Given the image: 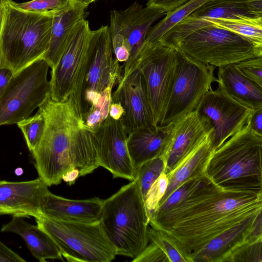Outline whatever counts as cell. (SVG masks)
I'll list each match as a JSON object with an SVG mask.
<instances>
[{"label": "cell", "mask_w": 262, "mask_h": 262, "mask_svg": "<svg viewBox=\"0 0 262 262\" xmlns=\"http://www.w3.org/2000/svg\"><path fill=\"white\" fill-rule=\"evenodd\" d=\"M262 194L223 189L206 174L176 204L149 215V225L170 233L191 262L210 242L261 217Z\"/></svg>", "instance_id": "1"}, {"label": "cell", "mask_w": 262, "mask_h": 262, "mask_svg": "<svg viewBox=\"0 0 262 262\" xmlns=\"http://www.w3.org/2000/svg\"><path fill=\"white\" fill-rule=\"evenodd\" d=\"M38 108L46 124L31 153L39 178L48 187L59 184L73 168L84 176L99 166L95 132L85 126L73 96L57 102L49 95Z\"/></svg>", "instance_id": "2"}, {"label": "cell", "mask_w": 262, "mask_h": 262, "mask_svg": "<svg viewBox=\"0 0 262 262\" xmlns=\"http://www.w3.org/2000/svg\"><path fill=\"white\" fill-rule=\"evenodd\" d=\"M12 1L0 0V68H9L14 74L43 58L55 11H25Z\"/></svg>", "instance_id": "3"}, {"label": "cell", "mask_w": 262, "mask_h": 262, "mask_svg": "<svg viewBox=\"0 0 262 262\" xmlns=\"http://www.w3.org/2000/svg\"><path fill=\"white\" fill-rule=\"evenodd\" d=\"M261 150L247 124L212 152L205 174L223 189L262 194Z\"/></svg>", "instance_id": "4"}, {"label": "cell", "mask_w": 262, "mask_h": 262, "mask_svg": "<svg viewBox=\"0 0 262 262\" xmlns=\"http://www.w3.org/2000/svg\"><path fill=\"white\" fill-rule=\"evenodd\" d=\"M100 222L117 255L134 258L145 249L149 216L137 177L104 200Z\"/></svg>", "instance_id": "5"}, {"label": "cell", "mask_w": 262, "mask_h": 262, "mask_svg": "<svg viewBox=\"0 0 262 262\" xmlns=\"http://www.w3.org/2000/svg\"><path fill=\"white\" fill-rule=\"evenodd\" d=\"M173 47L195 61L217 68L262 57V45L210 22Z\"/></svg>", "instance_id": "6"}, {"label": "cell", "mask_w": 262, "mask_h": 262, "mask_svg": "<svg viewBox=\"0 0 262 262\" xmlns=\"http://www.w3.org/2000/svg\"><path fill=\"white\" fill-rule=\"evenodd\" d=\"M37 225L47 233L69 261L110 262L117 251L100 222L89 223L55 220L41 216Z\"/></svg>", "instance_id": "7"}, {"label": "cell", "mask_w": 262, "mask_h": 262, "mask_svg": "<svg viewBox=\"0 0 262 262\" xmlns=\"http://www.w3.org/2000/svg\"><path fill=\"white\" fill-rule=\"evenodd\" d=\"M49 68L41 59L13 74L0 99V126L27 119L45 101L50 93Z\"/></svg>", "instance_id": "8"}, {"label": "cell", "mask_w": 262, "mask_h": 262, "mask_svg": "<svg viewBox=\"0 0 262 262\" xmlns=\"http://www.w3.org/2000/svg\"><path fill=\"white\" fill-rule=\"evenodd\" d=\"M178 60L177 48L159 40L145 41L136 64L145 85L155 124L162 120L172 88Z\"/></svg>", "instance_id": "9"}, {"label": "cell", "mask_w": 262, "mask_h": 262, "mask_svg": "<svg viewBox=\"0 0 262 262\" xmlns=\"http://www.w3.org/2000/svg\"><path fill=\"white\" fill-rule=\"evenodd\" d=\"M91 31L85 18L77 23L62 56L52 69L50 80L51 99L63 102L73 96L82 113V91L88 66Z\"/></svg>", "instance_id": "10"}, {"label": "cell", "mask_w": 262, "mask_h": 262, "mask_svg": "<svg viewBox=\"0 0 262 262\" xmlns=\"http://www.w3.org/2000/svg\"><path fill=\"white\" fill-rule=\"evenodd\" d=\"M178 50L173 83L159 126L173 123L195 110L204 96L212 89V83L217 81L214 66L195 61Z\"/></svg>", "instance_id": "11"}, {"label": "cell", "mask_w": 262, "mask_h": 262, "mask_svg": "<svg viewBox=\"0 0 262 262\" xmlns=\"http://www.w3.org/2000/svg\"><path fill=\"white\" fill-rule=\"evenodd\" d=\"M166 13L158 7L146 5L143 7L137 2L125 10L111 12L109 27L111 36L122 39L129 53L127 61L121 66L122 76L136 68L148 31Z\"/></svg>", "instance_id": "12"}, {"label": "cell", "mask_w": 262, "mask_h": 262, "mask_svg": "<svg viewBox=\"0 0 262 262\" xmlns=\"http://www.w3.org/2000/svg\"><path fill=\"white\" fill-rule=\"evenodd\" d=\"M195 110L207 119L213 129V151L247 124L253 111L233 99L219 85L206 93Z\"/></svg>", "instance_id": "13"}, {"label": "cell", "mask_w": 262, "mask_h": 262, "mask_svg": "<svg viewBox=\"0 0 262 262\" xmlns=\"http://www.w3.org/2000/svg\"><path fill=\"white\" fill-rule=\"evenodd\" d=\"M122 74V67L112 47L109 27L102 26L92 31L82 94L87 91L101 93L107 88L113 89L121 79Z\"/></svg>", "instance_id": "14"}, {"label": "cell", "mask_w": 262, "mask_h": 262, "mask_svg": "<svg viewBox=\"0 0 262 262\" xmlns=\"http://www.w3.org/2000/svg\"><path fill=\"white\" fill-rule=\"evenodd\" d=\"M112 102H119L124 113L120 120L126 132L158 126L154 122L143 77L136 67L122 76L112 93Z\"/></svg>", "instance_id": "15"}, {"label": "cell", "mask_w": 262, "mask_h": 262, "mask_svg": "<svg viewBox=\"0 0 262 262\" xmlns=\"http://www.w3.org/2000/svg\"><path fill=\"white\" fill-rule=\"evenodd\" d=\"M95 132L98 142L99 166L107 169L114 178L134 180L136 170L127 147L128 134L120 119L115 120L108 115Z\"/></svg>", "instance_id": "16"}, {"label": "cell", "mask_w": 262, "mask_h": 262, "mask_svg": "<svg viewBox=\"0 0 262 262\" xmlns=\"http://www.w3.org/2000/svg\"><path fill=\"white\" fill-rule=\"evenodd\" d=\"M49 189L39 178L23 182L0 181V214L35 219L43 215Z\"/></svg>", "instance_id": "17"}, {"label": "cell", "mask_w": 262, "mask_h": 262, "mask_svg": "<svg viewBox=\"0 0 262 262\" xmlns=\"http://www.w3.org/2000/svg\"><path fill=\"white\" fill-rule=\"evenodd\" d=\"M211 129L207 119L200 116L196 110L173 123L164 157V173L167 174L174 169Z\"/></svg>", "instance_id": "18"}, {"label": "cell", "mask_w": 262, "mask_h": 262, "mask_svg": "<svg viewBox=\"0 0 262 262\" xmlns=\"http://www.w3.org/2000/svg\"><path fill=\"white\" fill-rule=\"evenodd\" d=\"M103 200L94 197L71 200L47 192L43 205V216L70 222L97 223L101 220Z\"/></svg>", "instance_id": "19"}, {"label": "cell", "mask_w": 262, "mask_h": 262, "mask_svg": "<svg viewBox=\"0 0 262 262\" xmlns=\"http://www.w3.org/2000/svg\"><path fill=\"white\" fill-rule=\"evenodd\" d=\"M173 123L136 130L127 136L126 144L134 168L145 162L163 157L167 149Z\"/></svg>", "instance_id": "20"}, {"label": "cell", "mask_w": 262, "mask_h": 262, "mask_svg": "<svg viewBox=\"0 0 262 262\" xmlns=\"http://www.w3.org/2000/svg\"><path fill=\"white\" fill-rule=\"evenodd\" d=\"M86 8L70 3L62 9L54 11L49 48L43 58L51 69L62 56L76 25L84 18Z\"/></svg>", "instance_id": "21"}, {"label": "cell", "mask_w": 262, "mask_h": 262, "mask_svg": "<svg viewBox=\"0 0 262 262\" xmlns=\"http://www.w3.org/2000/svg\"><path fill=\"white\" fill-rule=\"evenodd\" d=\"M1 230L19 235L32 255L40 262L46 261L47 259L64 260L60 248L52 237L37 225L26 221L24 217L13 216Z\"/></svg>", "instance_id": "22"}, {"label": "cell", "mask_w": 262, "mask_h": 262, "mask_svg": "<svg viewBox=\"0 0 262 262\" xmlns=\"http://www.w3.org/2000/svg\"><path fill=\"white\" fill-rule=\"evenodd\" d=\"M212 128L177 167L166 174L168 180V185L159 203L164 201L185 181L205 174L208 162L213 152L212 147Z\"/></svg>", "instance_id": "23"}, {"label": "cell", "mask_w": 262, "mask_h": 262, "mask_svg": "<svg viewBox=\"0 0 262 262\" xmlns=\"http://www.w3.org/2000/svg\"><path fill=\"white\" fill-rule=\"evenodd\" d=\"M218 68L216 82L229 96L251 110L262 107V87L243 75L236 64Z\"/></svg>", "instance_id": "24"}, {"label": "cell", "mask_w": 262, "mask_h": 262, "mask_svg": "<svg viewBox=\"0 0 262 262\" xmlns=\"http://www.w3.org/2000/svg\"><path fill=\"white\" fill-rule=\"evenodd\" d=\"M189 15L198 18L227 19L262 25V13L249 0H209Z\"/></svg>", "instance_id": "25"}, {"label": "cell", "mask_w": 262, "mask_h": 262, "mask_svg": "<svg viewBox=\"0 0 262 262\" xmlns=\"http://www.w3.org/2000/svg\"><path fill=\"white\" fill-rule=\"evenodd\" d=\"M208 1L190 0L174 10L166 13L164 18L149 29L145 42L158 40L171 28Z\"/></svg>", "instance_id": "26"}, {"label": "cell", "mask_w": 262, "mask_h": 262, "mask_svg": "<svg viewBox=\"0 0 262 262\" xmlns=\"http://www.w3.org/2000/svg\"><path fill=\"white\" fill-rule=\"evenodd\" d=\"M147 235L149 242L158 246L168 262H191L182 244L170 233L149 225Z\"/></svg>", "instance_id": "27"}, {"label": "cell", "mask_w": 262, "mask_h": 262, "mask_svg": "<svg viewBox=\"0 0 262 262\" xmlns=\"http://www.w3.org/2000/svg\"><path fill=\"white\" fill-rule=\"evenodd\" d=\"M204 19L215 26L232 31L257 43L262 45V25L227 19Z\"/></svg>", "instance_id": "28"}, {"label": "cell", "mask_w": 262, "mask_h": 262, "mask_svg": "<svg viewBox=\"0 0 262 262\" xmlns=\"http://www.w3.org/2000/svg\"><path fill=\"white\" fill-rule=\"evenodd\" d=\"M17 124L23 133L29 150L32 152L38 144L44 132L46 121L42 113L38 110L34 116Z\"/></svg>", "instance_id": "29"}, {"label": "cell", "mask_w": 262, "mask_h": 262, "mask_svg": "<svg viewBox=\"0 0 262 262\" xmlns=\"http://www.w3.org/2000/svg\"><path fill=\"white\" fill-rule=\"evenodd\" d=\"M165 161L158 157L142 164L136 171V177L140 182L144 198L152 183L164 172Z\"/></svg>", "instance_id": "30"}, {"label": "cell", "mask_w": 262, "mask_h": 262, "mask_svg": "<svg viewBox=\"0 0 262 262\" xmlns=\"http://www.w3.org/2000/svg\"><path fill=\"white\" fill-rule=\"evenodd\" d=\"M225 262H262V237L249 240L239 246Z\"/></svg>", "instance_id": "31"}, {"label": "cell", "mask_w": 262, "mask_h": 262, "mask_svg": "<svg viewBox=\"0 0 262 262\" xmlns=\"http://www.w3.org/2000/svg\"><path fill=\"white\" fill-rule=\"evenodd\" d=\"M168 183L167 175L162 173L152 183L144 197L145 206L149 216L158 207L166 190Z\"/></svg>", "instance_id": "32"}, {"label": "cell", "mask_w": 262, "mask_h": 262, "mask_svg": "<svg viewBox=\"0 0 262 262\" xmlns=\"http://www.w3.org/2000/svg\"><path fill=\"white\" fill-rule=\"evenodd\" d=\"M12 4L20 9L38 12L57 11L70 5L69 0H32L17 3L12 1Z\"/></svg>", "instance_id": "33"}, {"label": "cell", "mask_w": 262, "mask_h": 262, "mask_svg": "<svg viewBox=\"0 0 262 262\" xmlns=\"http://www.w3.org/2000/svg\"><path fill=\"white\" fill-rule=\"evenodd\" d=\"M236 65L243 75L262 87V57L248 59Z\"/></svg>", "instance_id": "34"}, {"label": "cell", "mask_w": 262, "mask_h": 262, "mask_svg": "<svg viewBox=\"0 0 262 262\" xmlns=\"http://www.w3.org/2000/svg\"><path fill=\"white\" fill-rule=\"evenodd\" d=\"M190 0H148L147 6H154L169 13Z\"/></svg>", "instance_id": "35"}, {"label": "cell", "mask_w": 262, "mask_h": 262, "mask_svg": "<svg viewBox=\"0 0 262 262\" xmlns=\"http://www.w3.org/2000/svg\"><path fill=\"white\" fill-rule=\"evenodd\" d=\"M247 124L252 132L262 136V107L252 111Z\"/></svg>", "instance_id": "36"}, {"label": "cell", "mask_w": 262, "mask_h": 262, "mask_svg": "<svg viewBox=\"0 0 262 262\" xmlns=\"http://www.w3.org/2000/svg\"><path fill=\"white\" fill-rule=\"evenodd\" d=\"M25 262L26 260L0 241V262Z\"/></svg>", "instance_id": "37"}, {"label": "cell", "mask_w": 262, "mask_h": 262, "mask_svg": "<svg viewBox=\"0 0 262 262\" xmlns=\"http://www.w3.org/2000/svg\"><path fill=\"white\" fill-rule=\"evenodd\" d=\"M14 73L7 68H0V99Z\"/></svg>", "instance_id": "38"}, {"label": "cell", "mask_w": 262, "mask_h": 262, "mask_svg": "<svg viewBox=\"0 0 262 262\" xmlns=\"http://www.w3.org/2000/svg\"><path fill=\"white\" fill-rule=\"evenodd\" d=\"M124 110L119 102H112L109 110V116L115 120H119L122 116Z\"/></svg>", "instance_id": "39"}, {"label": "cell", "mask_w": 262, "mask_h": 262, "mask_svg": "<svg viewBox=\"0 0 262 262\" xmlns=\"http://www.w3.org/2000/svg\"><path fill=\"white\" fill-rule=\"evenodd\" d=\"M80 177L79 170L76 168H73L68 171L62 178V179L69 185H71L75 183L76 179Z\"/></svg>", "instance_id": "40"}, {"label": "cell", "mask_w": 262, "mask_h": 262, "mask_svg": "<svg viewBox=\"0 0 262 262\" xmlns=\"http://www.w3.org/2000/svg\"><path fill=\"white\" fill-rule=\"evenodd\" d=\"M85 1L86 0H69V2L71 4H77L84 7H85Z\"/></svg>", "instance_id": "41"}, {"label": "cell", "mask_w": 262, "mask_h": 262, "mask_svg": "<svg viewBox=\"0 0 262 262\" xmlns=\"http://www.w3.org/2000/svg\"><path fill=\"white\" fill-rule=\"evenodd\" d=\"M96 0H86L85 3V7H88L91 3L96 1Z\"/></svg>", "instance_id": "42"}, {"label": "cell", "mask_w": 262, "mask_h": 262, "mask_svg": "<svg viewBox=\"0 0 262 262\" xmlns=\"http://www.w3.org/2000/svg\"><path fill=\"white\" fill-rule=\"evenodd\" d=\"M1 15L0 12V29H1Z\"/></svg>", "instance_id": "43"}, {"label": "cell", "mask_w": 262, "mask_h": 262, "mask_svg": "<svg viewBox=\"0 0 262 262\" xmlns=\"http://www.w3.org/2000/svg\"><path fill=\"white\" fill-rule=\"evenodd\" d=\"M1 181V180H0V181Z\"/></svg>", "instance_id": "44"}]
</instances>
